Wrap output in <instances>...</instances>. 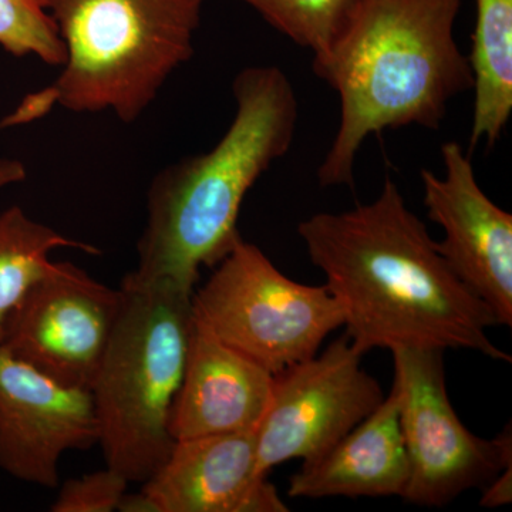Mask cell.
Wrapping results in <instances>:
<instances>
[{
	"mask_svg": "<svg viewBox=\"0 0 512 512\" xmlns=\"http://www.w3.org/2000/svg\"><path fill=\"white\" fill-rule=\"evenodd\" d=\"M298 232L342 306L346 336L360 355L467 349L511 362L488 338L498 325L493 311L454 274L392 178L369 204L318 212Z\"/></svg>",
	"mask_w": 512,
	"mask_h": 512,
	"instance_id": "obj_1",
	"label": "cell"
},
{
	"mask_svg": "<svg viewBox=\"0 0 512 512\" xmlns=\"http://www.w3.org/2000/svg\"><path fill=\"white\" fill-rule=\"evenodd\" d=\"M463 0H357L345 32L313 70L340 97V123L318 168L322 187L353 185L366 138L394 128L439 130L450 101L473 90L454 37Z\"/></svg>",
	"mask_w": 512,
	"mask_h": 512,
	"instance_id": "obj_2",
	"label": "cell"
},
{
	"mask_svg": "<svg viewBox=\"0 0 512 512\" xmlns=\"http://www.w3.org/2000/svg\"><path fill=\"white\" fill-rule=\"evenodd\" d=\"M237 111L207 153L167 165L147 194V224L128 278L194 293L204 266L214 268L241 235L238 218L256 181L291 150L299 104L276 66H251L232 83Z\"/></svg>",
	"mask_w": 512,
	"mask_h": 512,
	"instance_id": "obj_3",
	"label": "cell"
},
{
	"mask_svg": "<svg viewBox=\"0 0 512 512\" xmlns=\"http://www.w3.org/2000/svg\"><path fill=\"white\" fill-rule=\"evenodd\" d=\"M62 39V72L28 94L0 128L23 126L56 106L73 113L109 110L133 123L171 74L194 55L207 0H43Z\"/></svg>",
	"mask_w": 512,
	"mask_h": 512,
	"instance_id": "obj_4",
	"label": "cell"
},
{
	"mask_svg": "<svg viewBox=\"0 0 512 512\" xmlns=\"http://www.w3.org/2000/svg\"><path fill=\"white\" fill-rule=\"evenodd\" d=\"M123 306L92 384L106 466L144 484L173 450L170 430L194 316L192 293L123 279Z\"/></svg>",
	"mask_w": 512,
	"mask_h": 512,
	"instance_id": "obj_5",
	"label": "cell"
},
{
	"mask_svg": "<svg viewBox=\"0 0 512 512\" xmlns=\"http://www.w3.org/2000/svg\"><path fill=\"white\" fill-rule=\"evenodd\" d=\"M214 268L192 293L194 322L274 376L318 355L345 323L326 285L293 281L244 238Z\"/></svg>",
	"mask_w": 512,
	"mask_h": 512,
	"instance_id": "obj_6",
	"label": "cell"
},
{
	"mask_svg": "<svg viewBox=\"0 0 512 512\" xmlns=\"http://www.w3.org/2000/svg\"><path fill=\"white\" fill-rule=\"evenodd\" d=\"M392 353L409 458L404 500L444 507L471 488H484L512 466L510 424L488 440L458 419L448 399L443 350L396 348Z\"/></svg>",
	"mask_w": 512,
	"mask_h": 512,
	"instance_id": "obj_7",
	"label": "cell"
},
{
	"mask_svg": "<svg viewBox=\"0 0 512 512\" xmlns=\"http://www.w3.org/2000/svg\"><path fill=\"white\" fill-rule=\"evenodd\" d=\"M348 336L275 375L271 402L256 427L259 467L313 460L370 416L384 400Z\"/></svg>",
	"mask_w": 512,
	"mask_h": 512,
	"instance_id": "obj_8",
	"label": "cell"
},
{
	"mask_svg": "<svg viewBox=\"0 0 512 512\" xmlns=\"http://www.w3.org/2000/svg\"><path fill=\"white\" fill-rule=\"evenodd\" d=\"M121 306V288L55 262L9 316L0 346L57 383L90 390Z\"/></svg>",
	"mask_w": 512,
	"mask_h": 512,
	"instance_id": "obj_9",
	"label": "cell"
},
{
	"mask_svg": "<svg viewBox=\"0 0 512 512\" xmlns=\"http://www.w3.org/2000/svg\"><path fill=\"white\" fill-rule=\"evenodd\" d=\"M444 174L421 171L424 207L440 225L437 249L454 274L493 311L498 325H512V215L478 184L470 154L456 141L441 147Z\"/></svg>",
	"mask_w": 512,
	"mask_h": 512,
	"instance_id": "obj_10",
	"label": "cell"
},
{
	"mask_svg": "<svg viewBox=\"0 0 512 512\" xmlns=\"http://www.w3.org/2000/svg\"><path fill=\"white\" fill-rule=\"evenodd\" d=\"M93 394L64 386L0 346V468L40 487L59 485V461L99 444Z\"/></svg>",
	"mask_w": 512,
	"mask_h": 512,
	"instance_id": "obj_11",
	"label": "cell"
},
{
	"mask_svg": "<svg viewBox=\"0 0 512 512\" xmlns=\"http://www.w3.org/2000/svg\"><path fill=\"white\" fill-rule=\"evenodd\" d=\"M143 490L160 512H288L259 467L255 431L175 440Z\"/></svg>",
	"mask_w": 512,
	"mask_h": 512,
	"instance_id": "obj_12",
	"label": "cell"
},
{
	"mask_svg": "<svg viewBox=\"0 0 512 512\" xmlns=\"http://www.w3.org/2000/svg\"><path fill=\"white\" fill-rule=\"evenodd\" d=\"M275 376L194 322L183 382L171 412L175 440L255 431Z\"/></svg>",
	"mask_w": 512,
	"mask_h": 512,
	"instance_id": "obj_13",
	"label": "cell"
},
{
	"mask_svg": "<svg viewBox=\"0 0 512 512\" xmlns=\"http://www.w3.org/2000/svg\"><path fill=\"white\" fill-rule=\"evenodd\" d=\"M409 458L400 426V393L389 396L355 429L313 460L303 461L289 481L292 498L402 497Z\"/></svg>",
	"mask_w": 512,
	"mask_h": 512,
	"instance_id": "obj_14",
	"label": "cell"
},
{
	"mask_svg": "<svg viewBox=\"0 0 512 512\" xmlns=\"http://www.w3.org/2000/svg\"><path fill=\"white\" fill-rule=\"evenodd\" d=\"M468 56L474 74L470 147H493L512 113V0H476Z\"/></svg>",
	"mask_w": 512,
	"mask_h": 512,
	"instance_id": "obj_15",
	"label": "cell"
},
{
	"mask_svg": "<svg viewBox=\"0 0 512 512\" xmlns=\"http://www.w3.org/2000/svg\"><path fill=\"white\" fill-rule=\"evenodd\" d=\"M59 248H76L90 255L99 249L74 241L40 224L22 208L0 212V345L6 322L26 293L52 269L50 254Z\"/></svg>",
	"mask_w": 512,
	"mask_h": 512,
	"instance_id": "obj_16",
	"label": "cell"
},
{
	"mask_svg": "<svg viewBox=\"0 0 512 512\" xmlns=\"http://www.w3.org/2000/svg\"><path fill=\"white\" fill-rule=\"evenodd\" d=\"M296 45L325 56L345 32L357 0H242Z\"/></svg>",
	"mask_w": 512,
	"mask_h": 512,
	"instance_id": "obj_17",
	"label": "cell"
},
{
	"mask_svg": "<svg viewBox=\"0 0 512 512\" xmlns=\"http://www.w3.org/2000/svg\"><path fill=\"white\" fill-rule=\"evenodd\" d=\"M0 47L15 57L36 56L62 66L66 50L43 0H0Z\"/></svg>",
	"mask_w": 512,
	"mask_h": 512,
	"instance_id": "obj_18",
	"label": "cell"
},
{
	"mask_svg": "<svg viewBox=\"0 0 512 512\" xmlns=\"http://www.w3.org/2000/svg\"><path fill=\"white\" fill-rule=\"evenodd\" d=\"M128 484L123 474L107 467L82 478L66 481L60 488L53 512H111L117 510Z\"/></svg>",
	"mask_w": 512,
	"mask_h": 512,
	"instance_id": "obj_19",
	"label": "cell"
},
{
	"mask_svg": "<svg viewBox=\"0 0 512 512\" xmlns=\"http://www.w3.org/2000/svg\"><path fill=\"white\" fill-rule=\"evenodd\" d=\"M481 498V507L497 508L511 504L512 500V466L501 471L494 480L485 485Z\"/></svg>",
	"mask_w": 512,
	"mask_h": 512,
	"instance_id": "obj_20",
	"label": "cell"
},
{
	"mask_svg": "<svg viewBox=\"0 0 512 512\" xmlns=\"http://www.w3.org/2000/svg\"><path fill=\"white\" fill-rule=\"evenodd\" d=\"M120 512H160L156 503L151 500L150 495L146 491L141 490L140 493L123 494L117 510Z\"/></svg>",
	"mask_w": 512,
	"mask_h": 512,
	"instance_id": "obj_21",
	"label": "cell"
},
{
	"mask_svg": "<svg viewBox=\"0 0 512 512\" xmlns=\"http://www.w3.org/2000/svg\"><path fill=\"white\" fill-rule=\"evenodd\" d=\"M28 171L22 161L0 158V190L9 185L22 183Z\"/></svg>",
	"mask_w": 512,
	"mask_h": 512,
	"instance_id": "obj_22",
	"label": "cell"
}]
</instances>
